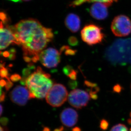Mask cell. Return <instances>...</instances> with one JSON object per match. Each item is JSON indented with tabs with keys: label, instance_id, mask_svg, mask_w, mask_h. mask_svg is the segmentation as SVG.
Returning a JSON list of instances; mask_svg holds the SVG:
<instances>
[{
	"label": "cell",
	"instance_id": "obj_2",
	"mask_svg": "<svg viewBox=\"0 0 131 131\" xmlns=\"http://www.w3.org/2000/svg\"><path fill=\"white\" fill-rule=\"evenodd\" d=\"M49 74L44 72L40 67L32 73L26 80V87L29 90L31 99H43L46 96L53 85Z\"/></svg>",
	"mask_w": 131,
	"mask_h": 131
},
{
	"label": "cell",
	"instance_id": "obj_12",
	"mask_svg": "<svg viewBox=\"0 0 131 131\" xmlns=\"http://www.w3.org/2000/svg\"><path fill=\"white\" fill-rule=\"evenodd\" d=\"M108 6L101 3H95L90 7V14L92 17L98 20H104L108 16Z\"/></svg>",
	"mask_w": 131,
	"mask_h": 131
},
{
	"label": "cell",
	"instance_id": "obj_16",
	"mask_svg": "<svg viewBox=\"0 0 131 131\" xmlns=\"http://www.w3.org/2000/svg\"><path fill=\"white\" fill-rule=\"evenodd\" d=\"M9 73L7 69L4 67V64H1V78H6L8 77Z\"/></svg>",
	"mask_w": 131,
	"mask_h": 131
},
{
	"label": "cell",
	"instance_id": "obj_10",
	"mask_svg": "<svg viewBox=\"0 0 131 131\" xmlns=\"http://www.w3.org/2000/svg\"><path fill=\"white\" fill-rule=\"evenodd\" d=\"M0 48L1 50L5 49L11 44H16V40L14 34L7 26L4 27L2 22L1 23Z\"/></svg>",
	"mask_w": 131,
	"mask_h": 131
},
{
	"label": "cell",
	"instance_id": "obj_37",
	"mask_svg": "<svg viewBox=\"0 0 131 131\" xmlns=\"http://www.w3.org/2000/svg\"></svg>",
	"mask_w": 131,
	"mask_h": 131
},
{
	"label": "cell",
	"instance_id": "obj_30",
	"mask_svg": "<svg viewBox=\"0 0 131 131\" xmlns=\"http://www.w3.org/2000/svg\"><path fill=\"white\" fill-rule=\"evenodd\" d=\"M72 131H82V130H81V129H80V128L77 126V127L73 128L72 129Z\"/></svg>",
	"mask_w": 131,
	"mask_h": 131
},
{
	"label": "cell",
	"instance_id": "obj_19",
	"mask_svg": "<svg viewBox=\"0 0 131 131\" xmlns=\"http://www.w3.org/2000/svg\"><path fill=\"white\" fill-rule=\"evenodd\" d=\"M22 78L20 77V75L18 74H16V73L13 74L10 77V80L13 82H18V81L20 80Z\"/></svg>",
	"mask_w": 131,
	"mask_h": 131
},
{
	"label": "cell",
	"instance_id": "obj_26",
	"mask_svg": "<svg viewBox=\"0 0 131 131\" xmlns=\"http://www.w3.org/2000/svg\"><path fill=\"white\" fill-rule=\"evenodd\" d=\"M6 98V94L4 92H2L1 88V98H0V101L1 102H4Z\"/></svg>",
	"mask_w": 131,
	"mask_h": 131
},
{
	"label": "cell",
	"instance_id": "obj_24",
	"mask_svg": "<svg viewBox=\"0 0 131 131\" xmlns=\"http://www.w3.org/2000/svg\"><path fill=\"white\" fill-rule=\"evenodd\" d=\"M0 16H1V19L3 23L6 22V21H7V15L6 13L4 12H1L0 14Z\"/></svg>",
	"mask_w": 131,
	"mask_h": 131
},
{
	"label": "cell",
	"instance_id": "obj_6",
	"mask_svg": "<svg viewBox=\"0 0 131 131\" xmlns=\"http://www.w3.org/2000/svg\"><path fill=\"white\" fill-rule=\"evenodd\" d=\"M111 29L115 36L123 37L131 33V21L129 18L124 15L115 17L112 22Z\"/></svg>",
	"mask_w": 131,
	"mask_h": 131
},
{
	"label": "cell",
	"instance_id": "obj_11",
	"mask_svg": "<svg viewBox=\"0 0 131 131\" xmlns=\"http://www.w3.org/2000/svg\"><path fill=\"white\" fill-rule=\"evenodd\" d=\"M61 121L62 124L68 127H71L77 124L78 114L75 110L71 108L64 109L61 113Z\"/></svg>",
	"mask_w": 131,
	"mask_h": 131
},
{
	"label": "cell",
	"instance_id": "obj_27",
	"mask_svg": "<svg viewBox=\"0 0 131 131\" xmlns=\"http://www.w3.org/2000/svg\"><path fill=\"white\" fill-rule=\"evenodd\" d=\"M0 84H1V88L4 87V86H5V85H6V81L4 80V79H1V82H0Z\"/></svg>",
	"mask_w": 131,
	"mask_h": 131
},
{
	"label": "cell",
	"instance_id": "obj_28",
	"mask_svg": "<svg viewBox=\"0 0 131 131\" xmlns=\"http://www.w3.org/2000/svg\"><path fill=\"white\" fill-rule=\"evenodd\" d=\"M64 130V128L63 126H61L58 128L55 129L53 131H63Z\"/></svg>",
	"mask_w": 131,
	"mask_h": 131
},
{
	"label": "cell",
	"instance_id": "obj_33",
	"mask_svg": "<svg viewBox=\"0 0 131 131\" xmlns=\"http://www.w3.org/2000/svg\"><path fill=\"white\" fill-rule=\"evenodd\" d=\"M3 113V107L2 105H1V115H2Z\"/></svg>",
	"mask_w": 131,
	"mask_h": 131
},
{
	"label": "cell",
	"instance_id": "obj_35",
	"mask_svg": "<svg viewBox=\"0 0 131 131\" xmlns=\"http://www.w3.org/2000/svg\"><path fill=\"white\" fill-rule=\"evenodd\" d=\"M130 117H131V113H130Z\"/></svg>",
	"mask_w": 131,
	"mask_h": 131
},
{
	"label": "cell",
	"instance_id": "obj_1",
	"mask_svg": "<svg viewBox=\"0 0 131 131\" xmlns=\"http://www.w3.org/2000/svg\"><path fill=\"white\" fill-rule=\"evenodd\" d=\"M8 26L14 34L16 44L22 46L24 59L28 62L39 60L40 53L53 38L52 29L35 19L22 20L14 26Z\"/></svg>",
	"mask_w": 131,
	"mask_h": 131
},
{
	"label": "cell",
	"instance_id": "obj_21",
	"mask_svg": "<svg viewBox=\"0 0 131 131\" xmlns=\"http://www.w3.org/2000/svg\"><path fill=\"white\" fill-rule=\"evenodd\" d=\"M68 86L71 89H74L78 85V83L75 80H71L68 82Z\"/></svg>",
	"mask_w": 131,
	"mask_h": 131
},
{
	"label": "cell",
	"instance_id": "obj_14",
	"mask_svg": "<svg viewBox=\"0 0 131 131\" xmlns=\"http://www.w3.org/2000/svg\"><path fill=\"white\" fill-rule=\"evenodd\" d=\"M118 0H75L71 4L70 6L75 7L81 5L83 3L86 2L101 3L105 4L109 6L114 3L116 2Z\"/></svg>",
	"mask_w": 131,
	"mask_h": 131
},
{
	"label": "cell",
	"instance_id": "obj_23",
	"mask_svg": "<svg viewBox=\"0 0 131 131\" xmlns=\"http://www.w3.org/2000/svg\"><path fill=\"white\" fill-rule=\"evenodd\" d=\"M68 77H69L72 80H75L77 78V72L73 70L71 74L68 75Z\"/></svg>",
	"mask_w": 131,
	"mask_h": 131
},
{
	"label": "cell",
	"instance_id": "obj_15",
	"mask_svg": "<svg viewBox=\"0 0 131 131\" xmlns=\"http://www.w3.org/2000/svg\"><path fill=\"white\" fill-rule=\"evenodd\" d=\"M110 131H129V130L124 124H119L114 126Z\"/></svg>",
	"mask_w": 131,
	"mask_h": 131
},
{
	"label": "cell",
	"instance_id": "obj_17",
	"mask_svg": "<svg viewBox=\"0 0 131 131\" xmlns=\"http://www.w3.org/2000/svg\"><path fill=\"white\" fill-rule=\"evenodd\" d=\"M68 42L71 46H74L78 45V40L75 37H71L68 39Z\"/></svg>",
	"mask_w": 131,
	"mask_h": 131
},
{
	"label": "cell",
	"instance_id": "obj_13",
	"mask_svg": "<svg viewBox=\"0 0 131 131\" xmlns=\"http://www.w3.org/2000/svg\"><path fill=\"white\" fill-rule=\"evenodd\" d=\"M64 23L68 29L73 33L78 31L80 28V19L76 14H68L66 18Z\"/></svg>",
	"mask_w": 131,
	"mask_h": 131
},
{
	"label": "cell",
	"instance_id": "obj_3",
	"mask_svg": "<svg viewBox=\"0 0 131 131\" xmlns=\"http://www.w3.org/2000/svg\"><path fill=\"white\" fill-rule=\"evenodd\" d=\"M105 57L113 64H131V38L115 41L106 50Z\"/></svg>",
	"mask_w": 131,
	"mask_h": 131
},
{
	"label": "cell",
	"instance_id": "obj_29",
	"mask_svg": "<svg viewBox=\"0 0 131 131\" xmlns=\"http://www.w3.org/2000/svg\"><path fill=\"white\" fill-rule=\"evenodd\" d=\"M3 56L5 57H9L10 56V53L8 51H5L3 53Z\"/></svg>",
	"mask_w": 131,
	"mask_h": 131
},
{
	"label": "cell",
	"instance_id": "obj_18",
	"mask_svg": "<svg viewBox=\"0 0 131 131\" xmlns=\"http://www.w3.org/2000/svg\"><path fill=\"white\" fill-rule=\"evenodd\" d=\"M73 68L71 66H67L64 67L63 69V71L64 74L67 75L68 77L71 74V72L73 71Z\"/></svg>",
	"mask_w": 131,
	"mask_h": 131
},
{
	"label": "cell",
	"instance_id": "obj_22",
	"mask_svg": "<svg viewBox=\"0 0 131 131\" xmlns=\"http://www.w3.org/2000/svg\"><path fill=\"white\" fill-rule=\"evenodd\" d=\"M8 122H9V119L7 117H3L1 119V125H2L3 126H5L7 125Z\"/></svg>",
	"mask_w": 131,
	"mask_h": 131
},
{
	"label": "cell",
	"instance_id": "obj_9",
	"mask_svg": "<svg viewBox=\"0 0 131 131\" xmlns=\"http://www.w3.org/2000/svg\"><path fill=\"white\" fill-rule=\"evenodd\" d=\"M9 95L12 102L21 106L26 105L29 99H31L27 88L20 85L15 87Z\"/></svg>",
	"mask_w": 131,
	"mask_h": 131
},
{
	"label": "cell",
	"instance_id": "obj_36",
	"mask_svg": "<svg viewBox=\"0 0 131 131\" xmlns=\"http://www.w3.org/2000/svg\"><path fill=\"white\" fill-rule=\"evenodd\" d=\"M130 131H131V129H130Z\"/></svg>",
	"mask_w": 131,
	"mask_h": 131
},
{
	"label": "cell",
	"instance_id": "obj_4",
	"mask_svg": "<svg viewBox=\"0 0 131 131\" xmlns=\"http://www.w3.org/2000/svg\"><path fill=\"white\" fill-rule=\"evenodd\" d=\"M68 93L66 87L60 84H54L46 96L47 103L53 107H59L67 100Z\"/></svg>",
	"mask_w": 131,
	"mask_h": 131
},
{
	"label": "cell",
	"instance_id": "obj_7",
	"mask_svg": "<svg viewBox=\"0 0 131 131\" xmlns=\"http://www.w3.org/2000/svg\"><path fill=\"white\" fill-rule=\"evenodd\" d=\"M39 60L47 68H56L60 61V53L55 48H47L40 53Z\"/></svg>",
	"mask_w": 131,
	"mask_h": 131
},
{
	"label": "cell",
	"instance_id": "obj_32",
	"mask_svg": "<svg viewBox=\"0 0 131 131\" xmlns=\"http://www.w3.org/2000/svg\"><path fill=\"white\" fill-rule=\"evenodd\" d=\"M9 1H13L15 2H21V0H9Z\"/></svg>",
	"mask_w": 131,
	"mask_h": 131
},
{
	"label": "cell",
	"instance_id": "obj_8",
	"mask_svg": "<svg viewBox=\"0 0 131 131\" xmlns=\"http://www.w3.org/2000/svg\"><path fill=\"white\" fill-rule=\"evenodd\" d=\"M90 93L80 89H74L68 96V102L73 107L78 109L86 106L91 99Z\"/></svg>",
	"mask_w": 131,
	"mask_h": 131
},
{
	"label": "cell",
	"instance_id": "obj_25",
	"mask_svg": "<svg viewBox=\"0 0 131 131\" xmlns=\"http://www.w3.org/2000/svg\"><path fill=\"white\" fill-rule=\"evenodd\" d=\"M76 51L73 50L69 49L68 48V47L67 46L66 49V54L68 55H73L75 54Z\"/></svg>",
	"mask_w": 131,
	"mask_h": 131
},
{
	"label": "cell",
	"instance_id": "obj_31",
	"mask_svg": "<svg viewBox=\"0 0 131 131\" xmlns=\"http://www.w3.org/2000/svg\"><path fill=\"white\" fill-rule=\"evenodd\" d=\"M42 131H51V129L49 128L48 127H45L43 129Z\"/></svg>",
	"mask_w": 131,
	"mask_h": 131
},
{
	"label": "cell",
	"instance_id": "obj_5",
	"mask_svg": "<svg viewBox=\"0 0 131 131\" xmlns=\"http://www.w3.org/2000/svg\"><path fill=\"white\" fill-rule=\"evenodd\" d=\"M81 37L84 42L93 46L102 42L104 35L102 28L92 24L86 25L82 29Z\"/></svg>",
	"mask_w": 131,
	"mask_h": 131
},
{
	"label": "cell",
	"instance_id": "obj_20",
	"mask_svg": "<svg viewBox=\"0 0 131 131\" xmlns=\"http://www.w3.org/2000/svg\"><path fill=\"white\" fill-rule=\"evenodd\" d=\"M7 80L6 82V84L5 85V89L6 91H9L13 86V84L11 80H10V78H7L6 79Z\"/></svg>",
	"mask_w": 131,
	"mask_h": 131
},
{
	"label": "cell",
	"instance_id": "obj_34",
	"mask_svg": "<svg viewBox=\"0 0 131 131\" xmlns=\"http://www.w3.org/2000/svg\"><path fill=\"white\" fill-rule=\"evenodd\" d=\"M22 1H31V0H22Z\"/></svg>",
	"mask_w": 131,
	"mask_h": 131
}]
</instances>
